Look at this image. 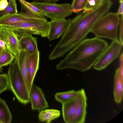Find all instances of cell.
Returning a JSON list of instances; mask_svg holds the SVG:
<instances>
[{
	"instance_id": "cell-26",
	"label": "cell",
	"mask_w": 123,
	"mask_h": 123,
	"mask_svg": "<svg viewBox=\"0 0 123 123\" xmlns=\"http://www.w3.org/2000/svg\"><path fill=\"white\" fill-rule=\"evenodd\" d=\"M105 0H88L84 12H89L97 8Z\"/></svg>"
},
{
	"instance_id": "cell-6",
	"label": "cell",
	"mask_w": 123,
	"mask_h": 123,
	"mask_svg": "<svg viewBox=\"0 0 123 123\" xmlns=\"http://www.w3.org/2000/svg\"><path fill=\"white\" fill-rule=\"evenodd\" d=\"M30 3L42 11L46 17L51 20L65 18L73 12L71 5L68 3L58 4L51 2H33Z\"/></svg>"
},
{
	"instance_id": "cell-16",
	"label": "cell",
	"mask_w": 123,
	"mask_h": 123,
	"mask_svg": "<svg viewBox=\"0 0 123 123\" xmlns=\"http://www.w3.org/2000/svg\"><path fill=\"white\" fill-rule=\"evenodd\" d=\"M15 57L20 71L28 89V72L26 51L20 50Z\"/></svg>"
},
{
	"instance_id": "cell-32",
	"label": "cell",
	"mask_w": 123,
	"mask_h": 123,
	"mask_svg": "<svg viewBox=\"0 0 123 123\" xmlns=\"http://www.w3.org/2000/svg\"><path fill=\"white\" fill-rule=\"evenodd\" d=\"M59 0H33V2H53L56 3Z\"/></svg>"
},
{
	"instance_id": "cell-13",
	"label": "cell",
	"mask_w": 123,
	"mask_h": 123,
	"mask_svg": "<svg viewBox=\"0 0 123 123\" xmlns=\"http://www.w3.org/2000/svg\"><path fill=\"white\" fill-rule=\"evenodd\" d=\"M42 18L20 12L8 14L0 17V26H4L15 23L40 19Z\"/></svg>"
},
{
	"instance_id": "cell-27",
	"label": "cell",
	"mask_w": 123,
	"mask_h": 123,
	"mask_svg": "<svg viewBox=\"0 0 123 123\" xmlns=\"http://www.w3.org/2000/svg\"><path fill=\"white\" fill-rule=\"evenodd\" d=\"M119 25V41L123 45V14L121 15Z\"/></svg>"
},
{
	"instance_id": "cell-29",
	"label": "cell",
	"mask_w": 123,
	"mask_h": 123,
	"mask_svg": "<svg viewBox=\"0 0 123 123\" xmlns=\"http://www.w3.org/2000/svg\"><path fill=\"white\" fill-rule=\"evenodd\" d=\"M8 2L7 0H2L0 1V11L4 9L7 6Z\"/></svg>"
},
{
	"instance_id": "cell-3",
	"label": "cell",
	"mask_w": 123,
	"mask_h": 123,
	"mask_svg": "<svg viewBox=\"0 0 123 123\" xmlns=\"http://www.w3.org/2000/svg\"><path fill=\"white\" fill-rule=\"evenodd\" d=\"M120 18L117 13L108 12L98 19L91 29L95 37L104 38L112 41L118 39Z\"/></svg>"
},
{
	"instance_id": "cell-25",
	"label": "cell",
	"mask_w": 123,
	"mask_h": 123,
	"mask_svg": "<svg viewBox=\"0 0 123 123\" xmlns=\"http://www.w3.org/2000/svg\"><path fill=\"white\" fill-rule=\"evenodd\" d=\"M7 90H11L7 74H0V94Z\"/></svg>"
},
{
	"instance_id": "cell-18",
	"label": "cell",
	"mask_w": 123,
	"mask_h": 123,
	"mask_svg": "<svg viewBox=\"0 0 123 123\" xmlns=\"http://www.w3.org/2000/svg\"><path fill=\"white\" fill-rule=\"evenodd\" d=\"M22 7L20 12L42 18H46L45 14L34 6L25 0H18Z\"/></svg>"
},
{
	"instance_id": "cell-33",
	"label": "cell",
	"mask_w": 123,
	"mask_h": 123,
	"mask_svg": "<svg viewBox=\"0 0 123 123\" xmlns=\"http://www.w3.org/2000/svg\"><path fill=\"white\" fill-rule=\"evenodd\" d=\"M3 69V68L2 67H0V73H2Z\"/></svg>"
},
{
	"instance_id": "cell-4",
	"label": "cell",
	"mask_w": 123,
	"mask_h": 123,
	"mask_svg": "<svg viewBox=\"0 0 123 123\" xmlns=\"http://www.w3.org/2000/svg\"><path fill=\"white\" fill-rule=\"evenodd\" d=\"M7 75L11 90L18 100L27 104L30 102L29 94L16 58L9 64Z\"/></svg>"
},
{
	"instance_id": "cell-15",
	"label": "cell",
	"mask_w": 123,
	"mask_h": 123,
	"mask_svg": "<svg viewBox=\"0 0 123 123\" xmlns=\"http://www.w3.org/2000/svg\"><path fill=\"white\" fill-rule=\"evenodd\" d=\"M123 76L119 68L116 70L114 80V100L116 103H120L122 100L123 93Z\"/></svg>"
},
{
	"instance_id": "cell-31",
	"label": "cell",
	"mask_w": 123,
	"mask_h": 123,
	"mask_svg": "<svg viewBox=\"0 0 123 123\" xmlns=\"http://www.w3.org/2000/svg\"><path fill=\"white\" fill-rule=\"evenodd\" d=\"M6 48V46L5 42L0 39V55L3 50Z\"/></svg>"
},
{
	"instance_id": "cell-21",
	"label": "cell",
	"mask_w": 123,
	"mask_h": 123,
	"mask_svg": "<svg viewBox=\"0 0 123 123\" xmlns=\"http://www.w3.org/2000/svg\"><path fill=\"white\" fill-rule=\"evenodd\" d=\"M78 91L74 90L56 93L55 95L56 100L62 104L70 101L78 96Z\"/></svg>"
},
{
	"instance_id": "cell-20",
	"label": "cell",
	"mask_w": 123,
	"mask_h": 123,
	"mask_svg": "<svg viewBox=\"0 0 123 123\" xmlns=\"http://www.w3.org/2000/svg\"><path fill=\"white\" fill-rule=\"evenodd\" d=\"M11 113L5 101L0 98V123H10Z\"/></svg>"
},
{
	"instance_id": "cell-23",
	"label": "cell",
	"mask_w": 123,
	"mask_h": 123,
	"mask_svg": "<svg viewBox=\"0 0 123 123\" xmlns=\"http://www.w3.org/2000/svg\"><path fill=\"white\" fill-rule=\"evenodd\" d=\"M18 13L17 4L15 0H9L8 5L4 10L0 11V17L8 14Z\"/></svg>"
},
{
	"instance_id": "cell-17",
	"label": "cell",
	"mask_w": 123,
	"mask_h": 123,
	"mask_svg": "<svg viewBox=\"0 0 123 123\" xmlns=\"http://www.w3.org/2000/svg\"><path fill=\"white\" fill-rule=\"evenodd\" d=\"M78 97L70 101L62 104L63 118L66 123H69L74 114L77 105Z\"/></svg>"
},
{
	"instance_id": "cell-11",
	"label": "cell",
	"mask_w": 123,
	"mask_h": 123,
	"mask_svg": "<svg viewBox=\"0 0 123 123\" xmlns=\"http://www.w3.org/2000/svg\"><path fill=\"white\" fill-rule=\"evenodd\" d=\"M68 25V20L65 18H60L51 20L49 22L47 37L50 41L58 38L64 33Z\"/></svg>"
},
{
	"instance_id": "cell-2",
	"label": "cell",
	"mask_w": 123,
	"mask_h": 123,
	"mask_svg": "<svg viewBox=\"0 0 123 123\" xmlns=\"http://www.w3.org/2000/svg\"><path fill=\"white\" fill-rule=\"evenodd\" d=\"M108 46L107 42L100 38L85 39L66 55L56 65V68L87 71L94 66Z\"/></svg>"
},
{
	"instance_id": "cell-10",
	"label": "cell",
	"mask_w": 123,
	"mask_h": 123,
	"mask_svg": "<svg viewBox=\"0 0 123 123\" xmlns=\"http://www.w3.org/2000/svg\"><path fill=\"white\" fill-rule=\"evenodd\" d=\"M76 108L74 114L69 123H84L86 114L87 97L84 90L78 91Z\"/></svg>"
},
{
	"instance_id": "cell-24",
	"label": "cell",
	"mask_w": 123,
	"mask_h": 123,
	"mask_svg": "<svg viewBox=\"0 0 123 123\" xmlns=\"http://www.w3.org/2000/svg\"><path fill=\"white\" fill-rule=\"evenodd\" d=\"M88 0H73L71 5L72 12L78 13L84 10L86 6Z\"/></svg>"
},
{
	"instance_id": "cell-19",
	"label": "cell",
	"mask_w": 123,
	"mask_h": 123,
	"mask_svg": "<svg viewBox=\"0 0 123 123\" xmlns=\"http://www.w3.org/2000/svg\"><path fill=\"white\" fill-rule=\"evenodd\" d=\"M61 112L59 110L54 109H46L40 111L38 115L40 122L50 123L52 121L59 117Z\"/></svg>"
},
{
	"instance_id": "cell-14",
	"label": "cell",
	"mask_w": 123,
	"mask_h": 123,
	"mask_svg": "<svg viewBox=\"0 0 123 123\" xmlns=\"http://www.w3.org/2000/svg\"><path fill=\"white\" fill-rule=\"evenodd\" d=\"M37 37L32 35L27 34L21 36L19 41L20 49L31 53H33L38 50Z\"/></svg>"
},
{
	"instance_id": "cell-1",
	"label": "cell",
	"mask_w": 123,
	"mask_h": 123,
	"mask_svg": "<svg viewBox=\"0 0 123 123\" xmlns=\"http://www.w3.org/2000/svg\"><path fill=\"white\" fill-rule=\"evenodd\" d=\"M101 17L97 9L87 12H83L71 19H68L67 28L61 38L49 55L52 60L64 56L90 32L95 22Z\"/></svg>"
},
{
	"instance_id": "cell-12",
	"label": "cell",
	"mask_w": 123,
	"mask_h": 123,
	"mask_svg": "<svg viewBox=\"0 0 123 123\" xmlns=\"http://www.w3.org/2000/svg\"><path fill=\"white\" fill-rule=\"evenodd\" d=\"M28 72V90L29 93L34 78L39 68V52L31 53L26 51Z\"/></svg>"
},
{
	"instance_id": "cell-7",
	"label": "cell",
	"mask_w": 123,
	"mask_h": 123,
	"mask_svg": "<svg viewBox=\"0 0 123 123\" xmlns=\"http://www.w3.org/2000/svg\"><path fill=\"white\" fill-rule=\"evenodd\" d=\"M123 45L118 39L112 41L94 64L93 68L98 71L105 68L119 56Z\"/></svg>"
},
{
	"instance_id": "cell-8",
	"label": "cell",
	"mask_w": 123,
	"mask_h": 123,
	"mask_svg": "<svg viewBox=\"0 0 123 123\" xmlns=\"http://www.w3.org/2000/svg\"><path fill=\"white\" fill-rule=\"evenodd\" d=\"M0 39L4 42L8 50L16 56L20 49L19 39L14 32L9 29L0 26Z\"/></svg>"
},
{
	"instance_id": "cell-28",
	"label": "cell",
	"mask_w": 123,
	"mask_h": 123,
	"mask_svg": "<svg viewBox=\"0 0 123 123\" xmlns=\"http://www.w3.org/2000/svg\"><path fill=\"white\" fill-rule=\"evenodd\" d=\"M119 68L121 74L123 76V52L120 54L119 56Z\"/></svg>"
},
{
	"instance_id": "cell-30",
	"label": "cell",
	"mask_w": 123,
	"mask_h": 123,
	"mask_svg": "<svg viewBox=\"0 0 123 123\" xmlns=\"http://www.w3.org/2000/svg\"><path fill=\"white\" fill-rule=\"evenodd\" d=\"M119 7L117 13L119 16L123 14V0H119Z\"/></svg>"
},
{
	"instance_id": "cell-34",
	"label": "cell",
	"mask_w": 123,
	"mask_h": 123,
	"mask_svg": "<svg viewBox=\"0 0 123 123\" xmlns=\"http://www.w3.org/2000/svg\"><path fill=\"white\" fill-rule=\"evenodd\" d=\"M1 0H0V1Z\"/></svg>"
},
{
	"instance_id": "cell-22",
	"label": "cell",
	"mask_w": 123,
	"mask_h": 123,
	"mask_svg": "<svg viewBox=\"0 0 123 123\" xmlns=\"http://www.w3.org/2000/svg\"><path fill=\"white\" fill-rule=\"evenodd\" d=\"M15 58V56L6 48L3 50L0 55V67H2L9 64Z\"/></svg>"
},
{
	"instance_id": "cell-9",
	"label": "cell",
	"mask_w": 123,
	"mask_h": 123,
	"mask_svg": "<svg viewBox=\"0 0 123 123\" xmlns=\"http://www.w3.org/2000/svg\"><path fill=\"white\" fill-rule=\"evenodd\" d=\"M29 99L32 110L41 111L49 107L42 89L33 84L29 93Z\"/></svg>"
},
{
	"instance_id": "cell-5",
	"label": "cell",
	"mask_w": 123,
	"mask_h": 123,
	"mask_svg": "<svg viewBox=\"0 0 123 123\" xmlns=\"http://www.w3.org/2000/svg\"><path fill=\"white\" fill-rule=\"evenodd\" d=\"M49 22L46 18L35 20L18 23L4 26L12 30L19 39L27 34L40 35L47 37L49 30Z\"/></svg>"
}]
</instances>
